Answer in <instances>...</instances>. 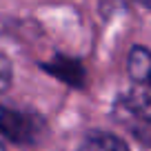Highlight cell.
<instances>
[{
    "instance_id": "obj_1",
    "label": "cell",
    "mask_w": 151,
    "mask_h": 151,
    "mask_svg": "<svg viewBox=\"0 0 151 151\" xmlns=\"http://www.w3.org/2000/svg\"><path fill=\"white\" fill-rule=\"evenodd\" d=\"M116 116L138 140L151 145V89L133 85V89L116 102Z\"/></svg>"
},
{
    "instance_id": "obj_2",
    "label": "cell",
    "mask_w": 151,
    "mask_h": 151,
    "mask_svg": "<svg viewBox=\"0 0 151 151\" xmlns=\"http://www.w3.org/2000/svg\"><path fill=\"white\" fill-rule=\"evenodd\" d=\"M0 133L14 145H38L47 136V122L31 109H0Z\"/></svg>"
},
{
    "instance_id": "obj_3",
    "label": "cell",
    "mask_w": 151,
    "mask_h": 151,
    "mask_svg": "<svg viewBox=\"0 0 151 151\" xmlns=\"http://www.w3.org/2000/svg\"><path fill=\"white\" fill-rule=\"evenodd\" d=\"M129 76L133 85H142L151 89V51L142 47L131 49L129 53Z\"/></svg>"
},
{
    "instance_id": "obj_4",
    "label": "cell",
    "mask_w": 151,
    "mask_h": 151,
    "mask_svg": "<svg viewBox=\"0 0 151 151\" xmlns=\"http://www.w3.org/2000/svg\"><path fill=\"white\" fill-rule=\"evenodd\" d=\"M45 67L49 69V73L62 78V80L69 82V85L82 87V82H85V71H82V67L78 65V62L69 60V58H56L53 62H49V65H45Z\"/></svg>"
},
{
    "instance_id": "obj_5",
    "label": "cell",
    "mask_w": 151,
    "mask_h": 151,
    "mask_svg": "<svg viewBox=\"0 0 151 151\" xmlns=\"http://www.w3.org/2000/svg\"><path fill=\"white\" fill-rule=\"evenodd\" d=\"M78 151H129V149L120 138L104 133V131H93L82 140Z\"/></svg>"
},
{
    "instance_id": "obj_6",
    "label": "cell",
    "mask_w": 151,
    "mask_h": 151,
    "mask_svg": "<svg viewBox=\"0 0 151 151\" xmlns=\"http://www.w3.org/2000/svg\"><path fill=\"white\" fill-rule=\"evenodd\" d=\"M11 85V62L5 53H0V93H5Z\"/></svg>"
},
{
    "instance_id": "obj_7",
    "label": "cell",
    "mask_w": 151,
    "mask_h": 151,
    "mask_svg": "<svg viewBox=\"0 0 151 151\" xmlns=\"http://www.w3.org/2000/svg\"><path fill=\"white\" fill-rule=\"evenodd\" d=\"M142 7H145V9H149V11H151V0H142Z\"/></svg>"
},
{
    "instance_id": "obj_8",
    "label": "cell",
    "mask_w": 151,
    "mask_h": 151,
    "mask_svg": "<svg viewBox=\"0 0 151 151\" xmlns=\"http://www.w3.org/2000/svg\"><path fill=\"white\" fill-rule=\"evenodd\" d=\"M0 151H5V147H2V145H0Z\"/></svg>"
}]
</instances>
